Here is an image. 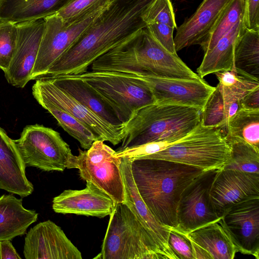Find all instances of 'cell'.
<instances>
[{
	"instance_id": "obj_23",
	"label": "cell",
	"mask_w": 259,
	"mask_h": 259,
	"mask_svg": "<svg viewBox=\"0 0 259 259\" xmlns=\"http://www.w3.org/2000/svg\"><path fill=\"white\" fill-rule=\"evenodd\" d=\"M70 0H0V21L16 24L42 19L63 9Z\"/></svg>"
},
{
	"instance_id": "obj_4",
	"label": "cell",
	"mask_w": 259,
	"mask_h": 259,
	"mask_svg": "<svg viewBox=\"0 0 259 259\" xmlns=\"http://www.w3.org/2000/svg\"><path fill=\"white\" fill-rule=\"evenodd\" d=\"M201 122V111L190 107L153 104L140 109L124 125L117 151L152 142L171 145L181 140Z\"/></svg>"
},
{
	"instance_id": "obj_2",
	"label": "cell",
	"mask_w": 259,
	"mask_h": 259,
	"mask_svg": "<svg viewBox=\"0 0 259 259\" xmlns=\"http://www.w3.org/2000/svg\"><path fill=\"white\" fill-rule=\"evenodd\" d=\"M131 167L139 193L152 215L162 225L176 229L181 194L204 170L159 159L131 160Z\"/></svg>"
},
{
	"instance_id": "obj_1",
	"label": "cell",
	"mask_w": 259,
	"mask_h": 259,
	"mask_svg": "<svg viewBox=\"0 0 259 259\" xmlns=\"http://www.w3.org/2000/svg\"><path fill=\"white\" fill-rule=\"evenodd\" d=\"M153 0H111L73 45L39 78L77 75L108 51L146 27L144 14Z\"/></svg>"
},
{
	"instance_id": "obj_30",
	"label": "cell",
	"mask_w": 259,
	"mask_h": 259,
	"mask_svg": "<svg viewBox=\"0 0 259 259\" xmlns=\"http://www.w3.org/2000/svg\"><path fill=\"white\" fill-rule=\"evenodd\" d=\"M38 103L55 117L59 124L76 139L84 149H89L94 142L99 140L86 125L67 112L46 102Z\"/></svg>"
},
{
	"instance_id": "obj_37",
	"label": "cell",
	"mask_w": 259,
	"mask_h": 259,
	"mask_svg": "<svg viewBox=\"0 0 259 259\" xmlns=\"http://www.w3.org/2000/svg\"><path fill=\"white\" fill-rule=\"evenodd\" d=\"M168 244L177 259H193L191 241L185 234L170 228Z\"/></svg>"
},
{
	"instance_id": "obj_40",
	"label": "cell",
	"mask_w": 259,
	"mask_h": 259,
	"mask_svg": "<svg viewBox=\"0 0 259 259\" xmlns=\"http://www.w3.org/2000/svg\"><path fill=\"white\" fill-rule=\"evenodd\" d=\"M241 108L259 109V86L246 94L239 101Z\"/></svg>"
},
{
	"instance_id": "obj_28",
	"label": "cell",
	"mask_w": 259,
	"mask_h": 259,
	"mask_svg": "<svg viewBox=\"0 0 259 259\" xmlns=\"http://www.w3.org/2000/svg\"><path fill=\"white\" fill-rule=\"evenodd\" d=\"M226 138L242 140L259 150V109L241 108L228 120Z\"/></svg>"
},
{
	"instance_id": "obj_22",
	"label": "cell",
	"mask_w": 259,
	"mask_h": 259,
	"mask_svg": "<svg viewBox=\"0 0 259 259\" xmlns=\"http://www.w3.org/2000/svg\"><path fill=\"white\" fill-rule=\"evenodd\" d=\"M51 79L56 85L109 123L122 125L112 108L83 79L76 75L42 77Z\"/></svg>"
},
{
	"instance_id": "obj_8",
	"label": "cell",
	"mask_w": 259,
	"mask_h": 259,
	"mask_svg": "<svg viewBox=\"0 0 259 259\" xmlns=\"http://www.w3.org/2000/svg\"><path fill=\"white\" fill-rule=\"evenodd\" d=\"M78 151V155L71 157L67 168L78 169L82 180L93 183L115 203H124L121 158L116 155V151L100 140L94 142L89 149Z\"/></svg>"
},
{
	"instance_id": "obj_34",
	"label": "cell",
	"mask_w": 259,
	"mask_h": 259,
	"mask_svg": "<svg viewBox=\"0 0 259 259\" xmlns=\"http://www.w3.org/2000/svg\"><path fill=\"white\" fill-rule=\"evenodd\" d=\"M111 0H70L56 14L63 23L70 25L97 12L103 11Z\"/></svg>"
},
{
	"instance_id": "obj_25",
	"label": "cell",
	"mask_w": 259,
	"mask_h": 259,
	"mask_svg": "<svg viewBox=\"0 0 259 259\" xmlns=\"http://www.w3.org/2000/svg\"><path fill=\"white\" fill-rule=\"evenodd\" d=\"M242 20L236 23L211 49L204 53L202 61L197 69V74L200 78L211 73L233 70L235 44L245 29Z\"/></svg>"
},
{
	"instance_id": "obj_26",
	"label": "cell",
	"mask_w": 259,
	"mask_h": 259,
	"mask_svg": "<svg viewBox=\"0 0 259 259\" xmlns=\"http://www.w3.org/2000/svg\"><path fill=\"white\" fill-rule=\"evenodd\" d=\"M220 220L185 234L205 249L212 259H233L236 249Z\"/></svg>"
},
{
	"instance_id": "obj_38",
	"label": "cell",
	"mask_w": 259,
	"mask_h": 259,
	"mask_svg": "<svg viewBox=\"0 0 259 259\" xmlns=\"http://www.w3.org/2000/svg\"><path fill=\"white\" fill-rule=\"evenodd\" d=\"M153 37L167 51L177 54L173 37L174 28L163 24L152 23L146 26Z\"/></svg>"
},
{
	"instance_id": "obj_39",
	"label": "cell",
	"mask_w": 259,
	"mask_h": 259,
	"mask_svg": "<svg viewBox=\"0 0 259 259\" xmlns=\"http://www.w3.org/2000/svg\"><path fill=\"white\" fill-rule=\"evenodd\" d=\"M243 24L245 29L259 30V0H244Z\"/></svg>"
},
{
	"instance_id": "obj_11",
	"label": "cell",
	"mask_w": 259,
	"mask_h": 259,
	"mask_svg": "<svg viewBox=\"0 0 259 259\" xmlns=\"http://www.w3.org/2000/svg\"><path fill=\"white\" fill-rule=\"evenodd\" d=\"M219 170H204L183 190L177 207L178 225L175 229L186 234L221 220L210 198L211 188Z\"/></svg>"
},
{
	"instance_id": "obj_5",
	"label": "cell",
	"mask_w": 259,
	"mask_h": 259,
	"mask_svg": "<svg viewBox=\"0 0 259 259\" xmlns=\"http://www.w3.org/2000/svg\"><path fill=\"white\" fill-rule=\"evenodd\" d=\"M101 251L94 258L165 259L156 242L124 203H116Z\"/></svg>"
},
{
	"instance_id": "obj_42",
	"label": "cell",
	"mask_w": 259,
	"mask_h": 259,
	"mask_svg": "<svg viewBox=\"0 0 259 259\" xmlns=\"http://www.w3.org/2000/svg\"><path fill=\"white\" fill-rule=\"evenodd\" d=\"M190 240L192 245L193 259H212L210 254L205 249Z\"/></svg>"
},
{
	"instance_id": "obj_13",
	"label": "cell",
	"mask_w": 259,
	"mask_h": 259,
	"mask_svg": "<svg viewBox=\"0 0 259 259\" xmlns=\"http://www.w3.org/2000/svg\"><path fill=\"white\" fill-rule=\"evenodd\" d=\"M127 73L141 80L150 89L155 104L158 105L190 107L201 111L215 88L203 78L185 79Z\"/></svg>"
},
{
	"instance_id": "obj_24",
	"label": "cell",
	"mask_w": 259,
	"mask_h": 259,
	"mask_svg": "<svg viewBox=\"0 0 259 259\" xmlns=\"http://www.w3.org/2000/svg\"><path fill=\"white\" fill-rule=\"evenodd\" d=\"M38 213L25 208L22 199L12 194L0 197V241L12 240L26 233L28 227L35 222Z\"/></svg>"
},
{
	"instance_id": "obj_21",
	"label": "cell",
	"mask_w": 259,
	"mask_h": 259,
	"mask_svg": "<svg viewBox=\"0 0 259 259\" xmlns=\"http://www.w3.org/2000/svg\"><path fill=\"white\" fill-rule=\"evenodd\" d=\"M14 140L0 127V189L23 198L33 191Z\"/></svg>"
},
{
	"instance_id": "obj_36",
	"label": "cell",
	"mask_w": 259,
	"mask_h": 259,
	"mask_svg": "<svg viewBox=\"0 0 259 259\" xmlns=\"http://www.w3.org/2000/svg\"><path fill=\"white\" fill-rule=\"evenodd\" d=\"M143 19L146 25L160 23L177 28L170 0H153L145 11Z\"/></svg>"
},
{
	"instance_id": "obj_18",
	"label": "cell",
	"mask_w": 259,
	"mask_h": 259,
	"mask_svg": "<svg viewBox=\"0 0 259 259\" xmlns=\"http://www.w3.org/2000/svg\"><path fill=\"white\" fill-rule=\"evenodd\" d=\"M115 202L106 193L90 182L81 190H65L53 200L55 212L103 218L109 215Z\"/></svg>"
},
{
	"instance_id": "obj_31",
	"label": "cell",
	"mask_w": 259,
	"mask_h": 259,
	"mask_svg": "<svg viewBox=\"0 0 259 259\" xmlns=\"http://www.w3.org/2000/svg\"><path fill=\"white\" fill-rule=\"evenodd\" d=\"M226 138L230 146V154L222 169L259 174V150L242 140Z\"/></svg>"
},
{
	"instance_id": "obj_27",
	"label": "cell",
	"mask_w": 259,
	"mask_h": 259,
	"mask_svg": "<svg viewBox=\"0 0 259 259\" xmlns=\"http://www.w3.org/2000/svg\"><path fill=\"white\" fill-rule=\"evenodd\" d=\"M232 71L259 81V30L244 29L237 38Z\"/></svg>"
},
{
	"instance_id": "obj_32",
	"label": "cell",
	"mask_w": 259,
	"mask_h": 259,
	"mask_svg": "<svg viewBox=\"0 0 259 259\" xmlns=\"http://www.w3.org/2000/svg\"><path fill=\"white\" fill-rule=\"evenodd\" d=\"M217 84L225 99L229 102L239 101L248 92L257 86L259 81L239 74L234 71L218 72Z\"/></svg>"
},
{
	"instance_id": "obj_29",
	"label": "cell",
	"mask_w": 259,
	"mask_h": 259,
	"mask_svg": "<svg viewBox=\"0 0 259 259\" xmlns=\"http://www.w3.org/2000/svg\"><path fill=\"white\" fill-rule=\"evenodd\" d=\"M240 109L239 101L227 102L217 85L201 111V123L227 130L229 119Z\"/></svg>"
},
{
	"instance_id": "obj_6",
	"label": "cell",
	"mask_w": 259,
	"mask_h": 259,
	"mask_svg": "<svg viewBox=\"0 0 259 259\" xmlns=\"http://www.w3.org/2000/svg\"><path fill=\"white\" fill-rule=\"evenodd\" d=\"M230 148L223 130L200 123L185 137L143 159L172 161L204 170L222 169L229 159Z\"/></svg>"
},
{
	"instance_id": "obj_16",
	"label": "cell",
	"mask_w": 259,
	"mask_h": 259,
	"mask_svg": "<svg viewBox=\"0 0 259 259\" xmlns=\"http://www.w3.org/2000/svg\"><path fill=\"white\" fill-rule=\"evenodd\" d=\"M255 197H259V174L232 169H220L210 192L212 205L220 219L232 206Z\"/></svg>"
},
{
	"instance_id": "obj_9",
	"label": "cell",
	"mask_w": 259,
	"mask_h": 259,
	"mask_svg": "<svg viewBox=\"0 0 259 259\" xmlns=\"http://www.w3.org/2000/svg\"><path fill=\"white\" fill-rule=\"evenodd\" d=\"M14 141L26 167L63 171L73 155L59 133L42 125H27Z\"/></svg>"
},
{
	"instance_id": "obj_14",
	"label": "cell",
	"mask_w": 259,
	"mask_h": 259,
	"mask_svg": "<svg viewBox=\"0 0 259 259\" xmlns=\"http://www.w3.org/2000/svg\"><path fill=\"white\" fill-rule=\"evenodd\" d=\"M220 222L237 252L259 258V197L245 200L229 208Z\"/></svg>"
},
{
	"instance_id": "obj_33",
	"label": "cell",
	"mask_w": 259,
	"mask_h": 259,
	"mask_svg": "<svg viewBox=\"0 0 259 259\" xmlns=\"http://www.w3.org/2000/svg\"><path fill=\"white\" fill-rule=\"evenodd\" d=\"M244 6V0H231L229 2L214 25L207 40L201 47L204 53L211 49L236 23L243 19Z\"/></svg>"
},
{
	"instance_id": "obj_15",
	"label": "cell",
	"mask_w": 259,
	"mask_h": 259,
	"mask_svg": "<svg viewBox=\"0 0 259 259\" xmlns=\"http://www.w3.org/2000/svg\"><path fill=\"white\" fill-rule=\"evenodd\" d=\"M23 254L26 259L82 258L61 228L51 220L30 229L25 237Z\"/></svg>"
},
{
	"instance_id": "obj_17",
	"label": "cell",
	"mask_w": 259,
	"mask_h": 259,
	"mask_svg": "<svg viewBox=\"0 0 259 259\" xmlns=\"http://www.w3.org/2000/svg\"><path fill=\"white\" fill-rule=\"evenodd\" d=\"M17 42L8 69L5 72L8 82L17 88H24L31 80L44 31V19L17 24Z\"/></svg>"
},
{
	"instance_id": "obj_41",
	"label": "cell",
	"mask_w": 259,
	"mask_h": 259,
	"mask_svg": "<svg viewBox=\"0 0 259 259\" xmlns=\"http://www.w3.org/2000/svg\"><path fill=\"white\" fill-rule=\"evenodd\" d=\"M0 258L21 259V257L17 253L11 240H4L0 241Z\"/></svg>"
},
{
	"instance_id": "obj_12",
	"label": "cell",
	"mask_w": 259,
	"mask_h": 259,
	"mask_svg": "<svg viewBox=\"0 0 259 259\" xmlns=\"http://www.w3.org/2000/svg\"><path fill=\"white\" fill-rule=\"evenodd\" d=\"M70 25L56 14L45 18V25L31 80H36L66 52L102 12Z\"/></svg>"
},
{
	"instance_id": "obj_7",
	"label": "cell",
	"mask_w": 259,
	"mask_h": 259,
	"mask_svg": "<svg viewBox=\"0 0 259 259\" xmlns=\"http://www.w3.org/2000/svg\"><path fill=\"white\" fill-rule=\"evenodd\" d=\"M76 75L94 89L123 124L140 109L155 104L150 89L141 80L127 73L91 71Z\"/></svg>"
},
{
	"instance_id": "obj_3",
	"label": "cell",
	"mask_w": 259,
	"mask_h": 259,
	"mask_svg": "<svg viewBox=\"0 0 259 259\" xmlns=\"http://www.w3.org/2000/svg\"><path fill=\"white\" fill-rule=\"evenodd\" d=\"M93 71L140 73L185 79L200 78L179 58L159 44L144 28L97 59Z\"/></svg>"
},
{
	"instance_id": "obj_19",
	"label": "cell",
	"mask_w": 259,
	"mask_h": 259,
	"mask_svg": "<svg viewBox=\"0 0 259 259\" xmlns=\"http://www.w3.org/2000/svg\"><path fill=\"white\" fill-rule=\"evenodd\" d=\"M120 169L124 189L125 203L153 238L165 259H177L168 244L170 228L162 225L152 215L141 197L131 171V160L121 158Z\"/></svg>"
},
{
	"instance_id": "obj_10",
	"label": "cell",
	"mask_w": 259,
	"mask_h": 259,
	"mask_svg": "<svg viewBox=\"0 0 259 259\" xmlns=\"http://www.w3.org/2000/svg\"><path fill=\"white\" fill-rule=\"evenodd\" d=\"M32 94L37 101L52 104L67 112L86 125L99 140L116 145L121 143L124 124L115 125L101 118L48 78L35 80Z\"/></svg>"
},
{
	"instance_id": "obj_20",
	"label": "cell",
	"mask_w": 259,
	"mask_h": 259,
	"mask_svg": "<svg viewBox=\"0 0 259 259\" xmlns=\"http://www.w3.org/2000/svg\"><path fill=\"white\" fill-rule=\"evenodd\" d=\"M231 0H203L195 12L177 28L176 52L193 45L202 47Z\"/></svg>"
},
{
	"instance_id": "obj_35",
	"label": "cell",
	"mask_w": 259,
	"mask_h": 259,
	"mask_svg": "<svg viewBox=\"0 0 259 259\" xmlns=\"http://www.w3.org/2000/svg\"><path fill=\"white\" fill-rule=\"evenodd\" d=\"M17 24L0 21V69L4 72L9 68L17 42Z\"/></svg>"
}]
</instances>
